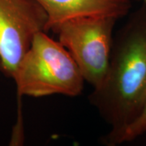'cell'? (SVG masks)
<instances>
[{
    "label": "cell",
    "mask_w": 146,
    "mask_h": 146,
    "mask_svg": "<svg viewBox=\"0 0 146 146\" xmlns=\"http://www.w3.org/2000/svg\"><path fill=\"white\" fill-rule=\"evenodd\" d=\"M146 132V103L141 116L128 127L123 138V143L131 142Z\"/></svg>",
    "instance_id": "obj_6"
},
{
    "label": "cell",
    "mask_w": 146,
    "mask_h": 146,
    "mask_svg": "<svg viewBox=\"0 0 146 146\" xmlns=\"http://www.w3.org/2000/svg\"><path fill=\"white\" fill-rule=\"evenodd\" d=\"M46 13L36 0H0V69L5 76L13 77L33 36L46 32Z\"/></svg>",
    "instance_id": "obj_4"
},
{
    "label": "cell",
    "mask_w": 146,
    "mask_h": 146,
    "mask_svg": "<svg viewBox=\"0 0 146 146\" xmlns=\"http://www.w3.org/2000/svg\"><path fill=\"white\" fill-rule=\"evenodd\" d=\"M117 21L112 17H80L64 21L50 30L94 89L103 81L109 67Z\"/></svg>",
    "instance_id": "obj_3"
},
{
    "label": "cell",
    "mask_w": 146,
    "mask_h": 146,
    "mask_svg": "<svg viewBox=\"0 0 146 146\" xmlns=\"http://www.w3.org/2000/svg\"><path fill=\"white\" fill-rule=\"evenodd\" d=\"M12 79L20 97L32 98L55 94L77 97L85 81L68 50L45 31L33 36Z\"/></svg>",
    "instance_id": "obj_2"
},
{
    "label": "cell",
    "mask_w": 146,
    "mask_h": 146,
    "mask_svg": "<svg viewBox=\"0 0 146 146\" xmlns=\"http://www.w3.org/2000/svg\"><path fill=\"white\" fill-rule=\"evenodd\" d=\"M89 102L110 127L103 143L123 144L128 127L146 103V7L133 12L114 37L103 81L89 95Z\"/></svg>",
    "instance_id": "obj_1"
},
{
    "label": "cell",
    "mask_w": 146,
    "mask_h": 146,
    "mask_svg": "<svg viewBox=\"0 0 146 146\" xmlns=\"http://www.w3.org/2000/svg\"><path fill=\"white\" fill-rule=\"evenodd\" d=\"M143 2H144V5L146 7V0H143Z\"/></svg>",
    "instance_id": "obj_7"
},
{
    "label": "cell",
    "mask_w": 146,
    "mask_h": 146,
    "mask_svg": "<svg viewBox=\"0 0 146 146\" xmlns=\"http://www.w3.org/2000/svg\"><path fill=\"white\" fill-rule=\"evenodd\" d=\"M47 15L46 31L64 21L80 17L126 16L131 8V0H36Z\"/></svg>",
    "instance_id": "obj_5"
}]
</instances>
